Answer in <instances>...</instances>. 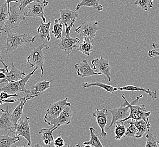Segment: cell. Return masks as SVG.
<instances>
[{
  "instance_id": "e0dca14e",
  "label": "cell",
  "mask_w": 159,
  "mask_h": 147,
  "mask_svg": "<svg viewBox=\"0 0 159 147\" xmlns=\"http://www.w3.org/2000/svg\"><path fill=\"white\" fill-rule=\"evenodd\" d=\"M74 68L76 70L78 75L82 78L102 75L101 73L95 72L93 70L89 64V61L87 60H84L82 62L77 63L76 65H75Z\"/></svg>"
},
{
  "instance_id": "484cf974",
  "label": "cell",
  "mask_w": 159,
  "mask_h": 147,
  "mask_svg": "<svg viewBox=\"0 0 159 147\" xmlns=\"http://www.w3.org/2000/svg\"><path fill=\"white\" fill-rule=\"evenodd\" d=\"M100 0H82L77 5L75 11L80 9L81 7H92L94 9L101 11L103 10V7L99 3Z\"/></svg>"
},
{
  "instance_id": "5bb4252c",
  "label": "cell",
  "mask_w": 159,
  "mask_h": 147,
  "mask_svg": "<svg viewBox=\"0 0 159 147\" xmlns=\"http://www.w3.org/2000/svg\"><path fill=\"white\" fill-rule=\"evenodd\" d=\"M108 111L105 108L96 109L92 115L95 117L96 121L102 130V134H100V138L105 137L107 134L105 131V126L108 124Z\"/></svg>"
},
{
  "instance_id": "44dd1931",
  "label": "cell",
  "mask_w": 159,
  "mask_h": 147,
  "mask_svg": "<svg viewBox=\"0 0 159 147\" xmlns=\"http://www.w3.org/2000/svg\"><path fill=\"white\" fill-rule=\"evenodd\" d=\"M58 127V126H56L51 128H43L39 132V134L42 135L41 140L43 141L45 145H50L52 141H54V138L53 135V132L57 130Z\"/></svg>"
},
{
  "instance_id": "e575fe53",
  "label": "cell",
  "mask_w": 159,
  "mask_h": 147,
  "mask_svg": "<svg viewBox=\"0 0 159 147\" xmlns=\"http://www.w3.org/2000/svg\"><path fill=\"white\" fill-rule=\"evenodd\" d=\"M137 132H138V130H137V127H135V126L131 124L129 127L126 128V132L125 136H129V137L136 138Z\"/></svg>"
},
{
  "instance_id": "277c9868",
  "label": "cell",
  "mask_w": 159,
  "mask_h": 147,
  "mask_svg": "<svg viewBox=\"0 0 159 147\" xmlns=\"http://www.w3.org/2000/svg\"><path fill=\"white\" fill-rule=\"evenodd\" d=\"M45 42L35 48L32 50L31 54L27 58V65L30 66L29 69L34 67L40 68L42 71V78L44 76V67L45 66L44 61L45 57L43 54V49H49V47L45 44Z\"/></svg>"
},
{
  "instance_id": "7a4b0ae2",
  "label": "cell",
  "mask_w": 159,
  "mask_h": 147,
  "mask_svg": "<svg viewBox=\"0 0 159 147\" xmlns=\"http://www.w3.org/2000/svg\"><path fill=\"white\" fill-rule=\"evenodd\" d=\"M7 38L5 44L6 53L16 51L28 42L33 43L36 36L30 37L27 34H20L18 32H7Z\"/></svg>"
},
{
  "instance_id": "836d02e7",
  "label": "cell",
  "mask_w": 159,
  "mask_h": 147,
  "mask_svg": "<svg viewBox=\"0 0 159 147\" xmlns=\"http://www.w3.org/2000/svg\"><path fill=\"white\" fill-rule=\"evenodd\" d=\"M146 137L147 141L145 147H159L157 144L159 141V139L153 134L148 132Z\"/></svg>"
},
{
  "instance_id": "9a60e30c",
  "label": "cell",
  "mask_w": 159,
  "mask_h": 147,
  "mask_svg": "<svg viewBox=\"0 0 159 147\" xmlns=\"http://www.w3.org/2000/svg\"><path fill=\"white\" fill-rule=\"evenodd\" d=\"M53 80L50 81L43 80L42 82H39L30 87L29 90V93L27 94L25 97L28 98L29 100L34 99L36 97L40 96V95L44 92L45 90H48L51 87L50 84Z\"/></svg>"
},
{
  "instance_id": "bcb514c9",
  "label": "cell",
  "mask_w": 159,
  "mask_h": 147,
  "mask_svg": "<svg viewBox=\"0 0 159 147\" xmlns=\"http://www.w3.org/2000/svg\"><path fill=\"white\" fill-rule=\"evenodd\" d=\"M4 112H5V110H3L2 109H0V115H1L2 113Z\"/></svg>"
},
{
  "instance_id": "4fadbf2b",
  "label": "cell",
  "mask_w": 159,
  "mask_h": 147,
  "mask_svg": "<svg viewBox=\"0 0 159 147\" xmlns=\"http://www.w3.org/2000/svg\"><path fill=\"white\" fill-rule=\"evenodd\" d=\"M91 64L93 67V69L97 70L99 73L104 75L107 78L109 82L111 81V67L109 64L108 60L104 59L101 56L91 61Z\"/></svg>"
},
{
  "instance_id": "d590c367",
  "label": "cell",
  "mask_w": 159,
  "mask_h": 147,
  "mask_svg": "<svg viewBox=\"0 0 159 147\" xmlns=\"http://www.w3.org/2000/svg\"><path fill=\"white\" fill-rule=\"evenodd\" d=\"M19 1H20L19 5V8L21 10L24 11L25 7H27L30 4L35 2H39L40 1L39 0H19Z\"/></svg>"
},
{
  "instance_id": "7dc6e473",
  "label": "cell",
  "mask_w": 159,
  "mask_h": 147,
  "mask_svg": "<svg viewBox=\"0 0 159 147\" xmlns=\"http://www.w3.org/2000/svg\"><path fill=\"white\" fill-rule=\"evenodd\" d=\"M73 147H81L80 144H76Z\"/></svg>"
},
{
  "instance_id": "1f68e13d",
  "label": "cell",
  "mask_w": 159,
  "mask_h": 147,
  "mask_svg": "<svg viewBox=\"0 0 159 147\" xmlns=\"http://www.w3.org/2000/svg\"><path fill=\"white\" fill-rule=\"evenodd\" d=\"M64 26L63 24L58 22L57 19H55L54 25H53V31H52V33L53 34V35L56 39L58 40L62 38V33Z\"/></svg>"
},
{
  "instance_id": "7402d4cb",
  "label": "cell",
  "mask_w": 159,
  "mask_h": 147,
  "mask_svg": "<svg viewBox=\"0 0 159 147\" xmlns=\"http://www.w3.org/2000/svg\"><path fill=\"white\" fill-rule=\"evenodd\" d=\"M120 91H142L143 92L146 93L153 100L157 99L156 91H152L150 89H147L146 88H141L139 87L135 86L133 85H127L125 86L119 88Z\"/></svg>"
},
{
  "instance_id": "f35d334b",
  "label": "cell",
  "mask_w": 159,
  "mask_h": 147,
  "mask_svg": "<svg viewBox=\"0 0 159 147\" xmlns=\"http://www.w3.org/2000/svg\"><path fill=\"white\" fill-rule=\"evenodd\" d=\"M148 55L151 58L159 56V51H156L155 49H151L148 53Z\"/></svg>"
},
{
  "instance_id": "d6986e66",
  "label": "cell",
  "mask_w": 159,
  "mask_h": 147,
  "mask_svg": "<svg viewBox=\"0 0 159 147\" xmlns=\"http://www.w3.org/2000/svg\"><path fill=\"white\" fill-rule=\"evenodd\" d=\"M12 129H14V127L12 121L11 113L10 112L7 108V110L0 115V130L5 131L10 130L13 132V135H14L15 132Z\"/></svg>"
},
{
  "instance_id": "ffe728a7",
  "label": "cell",
  "mask_w": 159,
  "mask_h": 147,
  "mask_svg": "<svg viewBox=\"0 0 159 147\" xmlns=\"http://www.w3.org/2000/svg\"><path fill=\"white\" fill-rule=\"evenodd\" d=\"M28 100H29V99L27 98L25 96L22 97L18 105L16 106V109L13 110V113H11V118H12V121L14 127V130L16 128L18 122L19 121V119L22 117L24 106L25 105V102H27V101Z\"/></svg>"
},
{
  "instance_id": "b9f144b4",
  "label": "cell",
  "mask_w": 159,
  "mask_h": 147,
  "mask_svg": "<svg viewBox=\"0 0 159 147\" xmlns=\"http://www.w3.org/2000/svg\"><path fill=\"white\" fill-rule=\"evenodd\" d=\"M151 45L152 46L153 48L156 49H159V42H152Z\"/></svg>"
},
{
  "instance_id": "ab89813d",
  "label": "cell",
  "mask_w": 159,
  "mask_h": 147,
  "mask_svg": "<svg viewBox=\"0 0 159 147\" xmlns=\"http://www.w3.org/2000/svg\"><path fill=\"white\" fill-rule=\"evenodd\" d=\"M1 51H0V62H1L2 64L3 65V66H4V67H5V69H6L7 70H8V66H7V65L5 63L4 59H3V57H2V56L1 55Z\"/></svg>"
},
{
  "instance_id": "5b68a950",
  "label": "cell",
  "mask_w": 159,
  "mask_h": 147,
  "mask_svg": "<svg viewBox=\"0 0 159 147\" xmlns=\"http://www.w3.org/2000/svg\"><path fill=\"white\" fill-rule=\"evenodd\" d=\"M38 69V67H36L32 72L27 75L22 80L13 83H7L6 85L0 88V92H5L10 95L18 94L21 92L25 93L27 95L29 94V90L25 88V85Z\"/></svg>"
},
{
  "instance_id": "f546056e",
  "label": "cell",
  "mask_w": 159,
  "mask_h": 147,
  "mask_svg": "<svg viewBox=\"0 0 159 147\" xmlns=\"http://www.w3.org/2000/svg\"><path fill=\"white\" fill-rule=\"evenodd\" d=\"M9 16V10L7 2L0 7V31L6 25Z\"/></svg>"
},
{
  "instance_id": "8fae6325",
  "label": "cell",
  "mask_w": 159,
  "mask_h": 147,
  "mask_svg": "<svg viewBox=\"0 0 159 147\" xmlns=\"http://www.w3.org/2000/svg\"><path fill=\"white\" fill-rule=\"evenodd\" d=\"M73 115V111L70 106H67L64 111L61 113L60 116L54 119H44V122L49 126L53 127L60 126L62 125H68L71 121V118Z\"/></svg>"
},
{
  "instance_id": "f6af8a7d",
  "label": "cell",
  "mask_w": 159,
  "mask_h": 147,
  "mask_svg": "<svg viewBox=\"0 0 159 147\" xmlns=\"http://www.w3.org/2000/svg\"><path fill=\"white\" fill-rule=\"evenodd\" d=\"M34 147H43V146H42V145H40V144H36L35 145V146H34Z\"/></svg>"
},
{
  "instance_id": "8d00e7d4",
  "label": "cell",
  "mask_w": 159,
  "mask_h": 147,
  "mask_svg": "<svg viewBox=\"0 0 159 147\" xmlns=\"http://www.w3.org/2000/svg\"><path fill=\"white\" fill-rule=\"evenodd\" d=\"M54 147H65V141H64V139L62 138L61 134L59 135V136L57 138H56L54 141Z\"/></svg>"
},
{
  "instance_id": "74e56055",
  "label": "cell",
  "mask_w": 159,
  "mask_h": 147,
  "mask_svg": "<svg viewBox=\"0 0 159 147\" xmlns=\"http://www.w3.org/2000/svg\"><path fill=\"white\" fill-rule=\"evenodd\" d=\"M21 100L20 99H11V100H2L0 99V105H2L4 103H14L16 101H20Z\"/></svg>"
},
{
  "instance_id": "d6a6232c",
  "label": "cell",
  "mask_w": 159,
  "mask_h": 147,
  "mask_svg": "<svg viewBox=\"0 0 159 147\" xmlns=\"http://www.w3.org/2000/svg\"><path fill=\"white\" fill-rule=\"evenodd\" d=\"M134 5L138 6L142 9L147 11L148 9L152 7L153 0H135Z\"/></svg>"
},
{
  "instance_id": "60d3db41",
  "label": "cell",
  "mask_w": 159,
  "mask_h": 147,
  "mask_svg": "<svg viewBox=\"0 0 159 147\" xmlns=\"http://www.w3.org/2000/svg\"><path fill=\"white\" fill-rule=\"evenodd\" d=\"M5 1H6V2H7V6H8V9L10 10V3H11V2H16V3H18V0H5Z\"/></svg>"
},
{
  "instance_id": "ee69618b",
  "label": "cell",
  "mask_w": 159,
  "mask_h": 147,
  "mask_svg": "<svg viewBox=\"0 0 159 147\" xmlns=\"http://www.w3.org/2000/svg\"><path fill=\"white\" fill-rule=\"evenodd\" d=\"M7 74L5 73H0V79L1 80H3V79H5L6 78Z\"/></svg>"
},
{
  "instance_id": "4316f807",
  "label": "cell",
  "mask_w": 159,
  "mask_h": 147,
  "mask_svg": "<svg viewBox=\"0 0 159 147\" xmlns=\"http://www.w3.org/2000/svg\"><path fill=\"white\" fill-rule=\"evenodd\" d=\"M93 86L99 87L102 89L105 90L108 92L111 93H113L116 91L119 90V88L114 87L111 86V85L101 83V82H95V83H87V82H85V83H83V89L84 88H89L90 87Z\"/></svg>"
},
{
  "instance_id": "9c48e42d",
  "label": "cell",
  "mask_w": 159,
  "mask_h": 147,
  "mask_svg": "<svg viewBox=\"0 0 159 147\" xmlns=\"http://www.w3.org/2000/svg\"><path fill=\"white\" fill-rule=\"evenodd\" d=\"M98 30V22H87L85 21L80 24L75 31L80 36L89 38L93 41L95 38L96 33Z\"/></svg>"
},
{
  "instance_id": "816d5d0a",
  "label": "cell",
  "mask_w": 159,
  "mask_h": 147,
  "mask_svg": "<svg viewBox=\"0 0 159 147\" xmlns=\"http://www.w3.org/2000/svg\"><path fill=\"white\" fill-rule=\"evenodd\" d=\"M158 144H159V141H158Z\"/></svg>"
},
{
  "instance_id": "f907efd6",
  "label": "cell",
  "mask_w": 159,
  "mask_h": 147,
  "mask_svg": "<svg viewBox=\"0 0 159 147\" xmlns=\"http://www.w3.org/2000/svg\"><path fill=\"white\" fill-rule=\"evenodd\" d=\"M1 31H0V34H1Z\"/></svg>"
},
{
  "instance_id": "7c38bea8",
  "label": "cell",
  "mask_w": 159,
  "mask_h": 147,
  "mask_svg": "<svg viewBox=\"0 0 159 147\" xmlns=\"http://www.w3.org/2000/svg\"><path fill=\"white\" fill-rule=\"evenodd\" d=\"M60 17L57 19L58 22L63 24L65 29L70 26L74 27V23L78 18L79 14L76 11H73L68 8L65 9L60 10Z\"/></svg>"
},
{
  "instance_id": "7bdbcfd3",
  "label": "cell",
  "mask_w": 159,
  "mask_h": 147,
  "mask_svg": "<svg viewBox=\"0 0 159 147\" xmlns=\"http://www.w3.org/2000/svg\"><path fill=\"white\" fill-rule=\"evenodd\" d=\"M5 73L7 74L9 73V70H7L6 69H2V68H0V73Z\"/></svg>"
},
{
  "instance_id": "603a6c76",
  "label": "cell",
  "mask_w": 159,
  "mask_h": 147,
  "mask_svg": "<svg viewBox=\"0 0 159 147\" xmlns=\"http://www.w3.org/2000/svg\"><path fill=\"white\" fill-rule=\"evenodd\" d=\"M123 123H129V124H132L135 126L138 130L136 138H140L143 137V135L146 132L148 131V127L146 122L143 119L140 121H136V120H131V122H125Z\"/></svg>"
},
{
  "instance_id": "52a82bcc",
  "label": "cell",
  "mask_w": 159,
  "mask_h": 147,
  "mask_svg": "<svg viewBox=\"0 0 159 147\" xmlns=\"http://www.w3.org/2000/svg\"><path fill=\"white\" fill-rule=\"evenodd\" d=\"M48 1L44 0L43 2H35L27 6L28 11L25 12V18L31 17L33 19L40 18L44 23L46 22V18L44 16L45 7L48 5Z\"/></svg>"
},
{
  "instance_id": "3957f363",
  "label": "cell",
  "mask_w": 159,
  "mask_h": 147,
  "mask_svg": "<svg viewBox=\"0 0 159 147\" xmlns=\"http://www.w3.org/2000/svg\"><path fill=\"white\" fill-rule=\"evenodd\" d=\"M25 18V11L20 9L19 5L16 3L13 4L10 7L9 16L7 24L1 31L9 32L12 29L18 27L20 23L23 20L25 21V23L28 25Z\"/></svg>"
},
{
  "instance_id": "c3c4849f",
  "label": "cell",
  "mask_w": 159,
  "mask_h": 147,
  "mask_svg": "<svg viewBox=\"0 0 159 147\" xmlns=\"http://www.w3.org/2000/svg\"><path fill=\"white\" fill-rule=\"evenodd\" d=\"M27 147L26 146H25V144L23 146H22V147H19V146H17V145H15V146H14V147Z\"/></svg>"
},
{
  "instance_id": "681fc988",
  "label": "cell",
  "mask_w": 159,
  "mask_h": 147,
  "mask_svg": "<svg viewBox=\"0 0 159 147\" xmlns=\"http://www.w3.org/2000/svg\"><path fill=\"white\" fill-rule=\"evenodd\" d=\"M86 146L84 147H92V145H85Z\"/></svg>"
},
{
  "instance_id": "2e32d148",
  "label": "cell",
  "mask_w": 159,
  "mask_h": 147,
  "mask_svg": "<svg viewBox=\"0 0 159 147\" xmlns=\"http://www.w3.org/2000/svg\"><path fill=\"white\" fill-rule=\"evenodd\" d=\"M108 112L111 113L112 115V120L111 123L108 127V130L113 125L117 122L124 120L127 118L130 114V109L129 106H122L116 109H111Z\"/></svg>"
},
{
  "instance_id": "f1b7e54d",
  "label": "cell",
  "mask_w": 159,
  "mask_h": 147,
  "mask_svg": "<svg viewBox=\"0 0 159 147\" xmlns=\"http://www.w3.org/2000/svg\"><path fill=\"white\" fill-rule=\"evenodd\" d=\"M20 141V138L15 135L10 136L9 134L0 135V147H12L13 144Z\"/></svg>"
},
{
  "instance_id": "83f0119b",
  "label": "cell",
  "mask_w": 159,
  "mask_h": 147,
  "mask_svg": "<svg viewBox=\"0 0 159 147\" xmlns=\"http://www.w3.org/2000/svg\"><path fill=\"white\" fill-rule=\"evenodd\" d=\"M77 50L82 52L84 55L89 56L93 51V46L92 45V41H91L89 38H84L83 42L77 47Z\"/></svg>"
},
{
  "instance_id": "4dcf8cb0",
  "label": "cell",
  "mask_w": 159,
  "mask_h": 147,
  "mask_svg": "<svg viewBox=\"0 0 159 147\" xmlns=\"http://www.w3.org/2000/svg\"><path fill=\"white\" fill-rule=\"evenodd\" d=\"M126 127L124 123L116 124L115 129V139L120 140L125 136Z\"/></svg>"
},
{
  "instance_id": "d4e9b609",
  "label": "cell",
  "mask_w": 159,
  "mask_h": 147,
  "mask_svg": "<svg viewBox=\"0 0 159 147\" xmlns=\"http://www.w3.org/2000/svg\"><path fill=\"white\" fill-rule=\"evenodd\" d=\"M91 139L89 141H86L83 143V145H91L94 147H104L100 141V136L97 131L92 127L89 128Z\"/></svg>"
},
{
  "instance_id": "ba28073f",
  "label": "cell",
  "mask_w": 159,
  "mask_h": 147,
  "mask_svg": "<svg viewBox=\"0 0 159 147\" xmlns=\"http://www.w3.org/2000/svg\"><path fill=\"white\" fill-rule=\"evenodd\" d=\"M30 117H25V118H21L18 122L16 125V128L14 130V135L19 138V136H22L28 142V145L29 147H32V141H31V129L29 123Z\"/></svg>"
},
{
  "instance_id": "30bf717a",
  "label": "cell",
  "mask_w": 159,
  "mask_h": 147,
  "mask_svg": "<svg viewBox=\"0 0 159 147\" xmlns=\"http://www.w3.org/2000/svg\"><path fill=\"white\" fill-rule=\"evenodd\" d=\"M67 100L68 98L66 97L62 100L51 104L47 110V113L44 119H54L58 117L64 109L71 105V103L68 102Z\"/></svg>"
},
{
  "instance_id": "6da1fadb",
  "label": "cell",
  "mask_w": 159,
  "mask_h": 147,
  "mask_svg": "<svg viewBox=\"0 0 159 147\" xmlns=\"http://www.w3.org/2000/svg\"><path fill=\"white\" fill-rule=\"evenodd\" d=\"M143 96V95L138 96L134 101H133L132 102L130 103V102H128L127 100L126 99L124 95H122V97L123 99L125 101V102L122 105V106H129L130 109V115L125 119L117 122L116 124L122 123H123L127 121L129 119L136 120V121H140V120L143 119L146 122V123L147 125L148 131L150 130L151 126H150V122L148 117H150L151 112H147L145 105L143 104H142L140 106L135 105V104L139 101V100L140 99V98H142Z\"/></svg>"
},
{
  "instance_id": "8992f818",
  "label": "cell",
  "mask_w": 159,
  "mask_h": 147,
  "mask_svg": "<svg viewBox=\"0 0 159 147\" xmlns=\"http://www.w3.org/2000/svg\"><path fill=\"white\" fill-rule=\"evenodd\" d=\"M73 27H74L73 26H70L65 28L66 36L62 38L61 41L58 45L59 49L64 51L66 55L71 53L74 49L78 47V45L80 42V40L77 37L73 38L70 36V31Z\"/></svg>"
},
{
  "instance_id": "cb8c5ba5",
  "label": "cell",
  "mask_w": 159,
  "mask_h": 147,
  "mask_svg": "<svg viewBox=\"0 0 159 147\" xmlns=\"http://www.w3.org/2000/svg\"><path fill=\"white\" fill-rule=\"evenodd\" d=\"M51 20L48 23H44L42 21L40 26L37 29V32L40 36V38H45L48 42L51 40Z\"/></svg>"
},
{
  "instance_id": "ac0fdd59",
  "label": "cell",
  "mask_w": 159,
  "mask_h": 147,
  "mask_svg": "<svg viewBox=\"0 0 159 147\" xmlns=\"http://www.w3.org/2000/svg\"><path fill=\"white\" fill-rule=\"evenodd\" d=\"M25 73L18 70L16 66L12 63V67L11 70L7 74L6 78L3 80L0 81V84L2 83H13L22 80L25 77Z\"/></svg>"
}]
</instances>
